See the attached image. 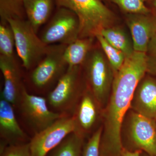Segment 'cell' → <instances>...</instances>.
<instances>
[{"mask_svg": "<svg viewBox=\"0 0 156 156\" xmlns=\"http://www.w3.org/2000/svg\"><path fill=\"white\" fill-rule=\"evenodd\" d=\"M147 73L145 53L134 51L126 58L115 75L111 95L104 114L100 143L101 156H121L123 149L122 129L135 89Z\"/></svg>", "mask_w": 156, "mask_h": 156, "instance_id": "6da1fadb", "label": "cell"}, {"mask_svg": "<svg viewBox=\"0 0 156 156\" xmlns=\"http://www.w3.org/2000/svg\"><path fill=\"white\" fill-rule=\"evenodd\" d=\"M58 7L69 9L80 23L79 38H95L112 26L115 16L101 0H55Z\"/></svg>", "mask_w": 156, "mask_h": 156, "instance_id": "7a4b0ae2", "label": "cell"}, {"mask_svg": "<svg viewBox=\"0 0 156 156\" xmlns=\"http://www.w3.org/2000/svg\"><path fill=\"white\" fill-rule=\"evenodd\" d=\"M67 46L61 44L50 45L45 57L30 71L27 80L36 92L48 94L66 72L69 66L65 60L64 53Z\"/></svg>", "mask_w": 156, "mask_h": 156, "instance_id": "3957f363", "label": "cell"}, {"mask_svg": "<svg viewBox=\"0 0 156 156\" xmlns=\"http://www.w3.org/2000/svg\"><path fill=\"white\" fill-rule=\"evenodd\" d=\"M14 32L15 48L22 66L30 71L39 64L49 50L27 20L11 18L7 20Z\"/></svg>", "mask_w": 156, "mask_h": 156, "instance_id": "277c9868", "label": "cell"}, {"mask_svg": "<svg viewBox=\"0 0 156 156\" xmlns=\"http://www.w3.org/2000/svg\"><path fill=\"white\" fill-rule=\"evenodd\" d=\"M81 66L85 71L87 89L99 106H103L111 90L114 78L111 66L103 51L93 48Z\"/></svg>", "mask_w": 156, "mask_h": 156, "instance_id": "5b68a950", "label": "cell"}, {"mask_svg": "<svg viewBox=\"0 0 156 156\" xmlns=\"http://www.w3.org/2000/svg\"><path fill=\"white\" fill-rule=\"evenodd\" d=\"M81 66H69L56 86L48 94L50 109L62 115H72L80 97Z\"/></svg>", "mask_w": 156, "mask_h": 156, "instance_id": "8992f818", "label": "cell"}, {"mask_svg": "<svg viewBox=\"0 0 156 156\" xmlns=\"http://www.w3.org/2000/svg\"><path fill=\"white\" fill-rule=\"evenodd\" d=\"M16 108L19 109L23 120L32 131L33 136L64 115L51 110L46 98L30 94L25 87Z\"/></svg>", "mask_w": 156, "mask_h": 156, "instance_id": "52a82bcc", "label": "cell"}, {"mask_svg": "<svg viewBox=\"0 0 156 156\" xmlns=\"http://www.w3.org/2000/svg\"><path fill=\"white\" fill-rule=\"evenodd\" d=\"M79 34L80 23L76 14L69 9L58 7L39 37L48 45H68L79 37Z\"/></svg>", "mask_w": 156, "mask_h": 156, "instance_id": "ba28073f", "label": "cell"}, {"mask_svg": "<svg viewBox=\"0 0 156 156\" xmlns=\"http://www.w3.org/2000/svg\"><path fill=\"white\" fill-rule=\"evenodd\" d=\"M129 120L128 138L123 144V148L156 156V120L134 111L131 112Z\"/></svg>", "mask_w": 156, "mask_h": 156, "instance_id": "9c48e42d", "label": "cell"}, {"mask_svg": "<svg viewBox=\"0 0 156 156\" xmlns=\"http://www.w3.org/2000/svg\"><path fill=\"white\" fill-rule=\"evenodd\" d=\"M73 115H64L44 130L35 134L29 141L32 156H46L71 133L75 131Z\"/></svg>", "mask_w": 156, "mask_h": 156, "instance_id": "30bf717a", "label": "cell"}, {"mask_svg": "<svg viewBox=\"0 0 156 156\" xmlns=\"http://www.w3.org/2000/svg\"><path fill=\"white\" fill-rule=\"evenodd\" d=\"M0 69L4 80L1 98L9 101L16 108L25 87L19 63L14 56L7 57L0 55Z\"/></svg>", "mask_w": 156, "mask_h": 156, "instance_id": "8fae6325", "label": "cell"}, {"mask_svg": "<svg viewBox=\"0 0 156 156\" xmlns=\"http://www.w3.org/2000/svg\"><path fill=\"white\" fill-rule=\"evenodd\" d=\"M126 23L131 34L134 50L145 53L156 34V16L148 14H128Z\"/></svg>", "mask_w": 156, "mask_h": 156, "instance_id": "7c38bea8", "label": "cell"}, {"mask_svg": "<svg viewBox=\"0 0 156 156\" xmlns=\"http://www.w3.org/2000/svg\"><path fill=\"white\" fill-rule=\"evenodd\" d=\"M14 107L9 101L0 100V136L2 145L7 146L27 143L28 136L20 126Z\"/></svg>", "mask_w": 156, "mask_h": 156, "instance_id": "4fadbf2b", "label": "cell"}, {"mask_svg": "<svg viewBox=\"0 0 156 156\" xmlns=\"http://www.w3.org/2000/svg\"><path fill=\"white\" fill-rule=\"evenodd\" d=\"M133 111L152 119L156 120V80L145 77L136 87L131 101Z\"/></svg>", "mask_w": 156, "mask_h": 156, "instance_id": "5bb4252c", "label": "cell"}, {"mask_svg": "<svg viewBox=\"0 0 156 156\" xmlns=\"http://www.w3.org/2000/svg\"><path fill=\"white\" fill-rule=\"evenodd\" d=\"M99 105L89 89H86L78 102L73 115L75 120V132L84 137L95 126L98 116Z\"/></svg>", "mask_w": 156, "mask_h": 156, "instance_id": "9a60e30c", "label": "cell"}, {"mask_svg": "<svg viewBox=\"0 0 156 156\" xmlns=\"http://www.w3.org/2000/svg\"><path fill=\"white\" fill-rule=\"evenodd\" d=\"M55 0H23L27 20L36 33L50 19Z\"/></svg>", "mask_w": 156, "mask_h": 156, "instance_id": "2e32d148", "label": "cell"}, {"mask_svg": "<svg viewBox=\"0 0 156 156\" xmlns=\"http://www.w3.org/2000/svg\"><path fill=\"white\" fill-rule=\"evenodd\" d=\"M95 38H78L68 45L64 53L65 60L68 66H80L93 49Z\"/></svg>", "mask_w": 156, "mask_h": 156, "instance_id": "e0dca14e", "label": "cell"}, {"mask_svg": "<svg viewBox=\"0 0 156 156\" xmlns=\"http://www.w3.org/2000/svg\"><path fill=\"white\" fill-rule=\"evenodd\" d=\"M100 34L112 46L122 52L126 58L134 53L132 41L122 28L112 26L103 30Z\"/></svg>", "mask_w": 156, "mask_h": 156, "instance_id": "ac0fdd59", "label": "cell"}, {"mask_svg": "<svg viewBox=\"0 0 156 156\" xmlns=\"http://www.w3.org/2000/svg\"><path fill=\"white\" fill-rule=\"evenodd\" d=\"M83 136L74 131L46 156H83Z\"/></svg>", "mask_w": 156, "mask_h": 156, "instance_id": "d6986e66", "label": "cell"}, {"mask_svg": "<svg viewBox=\"0 0 156 156\" xmlns=\"http://www.w3.org/2000/svg\"><path fill=\"white\" fill-rule=\"evenodd\" d=\"M95 38L115 74L123 65L126 56L122 52L110 44L101 34H98Z\"/></svg>", "mask_w": 156, "mask_h": 156, "instance_id": "ffe728a7", "label": "cell"}, {"mask_svg": "<svg viewBox=\"0 0 156 156\" xmlns=\"http://www.w3.org/2000/svg\"><path fill=\"white\" fill-rule=\"evenodd\" d=\"M23 0H0L1 22H8L11 18L24 19Z\"/></svg>", "mask_w": 156, "mask_h": 156, "instance_id": "44dd1931", "label": "cell"}, {"mask_svg": "<svg viewBox=\"0 0 156 156\" xmlns=\"http://www.w3.org/2000/svg\"><path fill=\"white\" fill-rule=\"evenodd\" d=\"M15 37L11 26L8 22L0 23V55L14 56Z\"/></svg>", "mask_w": 156, "mask_h": 156, "instance_id": "7402d4cb", "label": "cell"}, {"mask_svg": "<svg viewBox=\"0 0 156 156\" xmlns=\"http://www.w3.org/2000/svg\"><path fill=\"white\" fill-rule=\"evenodd\" d=\"M128 14H148L151 10L146 5L145 0H110Z\"/></svg>", "mask_w": 156, "mask_h": 156, "instance_id": "603a6c76", "label": "cell"}, {"mask_svg": "<svg viewBox=\"0 0 156 156\" xmlns=\"http://www.w3.org/2000/svg\"><path fill=\"white\" fill-rule=\"evenodd\" d=\"M102 129V127L98 129L84 145L83 156H101L100 143Z\"/></svg>", "mask_w": 156, "mask_h": 156, "instance_id": "cb8c5ba5", "label": "cell"}, {"mask_svg": "<svg viewBox=\"0 0 156 156\" xmlns=\"http://www.w3.org/2000/svg\"><path fill=\"white\" fill-rule=\"evenodd\" d=\"M1 156H32L29 142L1 146Z\"/></svg>", "mask_w": 156, "mask_h": 156, "instance_id": "d4e9b609", "label": "cell"}, {"mask_svg": "<svg viewBox=\"0 0 156 156\" xmlns=\"http://www.w3.org/2000/svg\"><path fill=\"white\" fill-rule=\"evenodd\" d=\"M145 54L147 73L156 75V34L150 42Z\"/></svg>", "mask_w": 156, "mask_h": 156, "instance_id": "484cf974", "label": "cell"}, {"mask_svg": "<svg viewBox=\"0 0 156 156\" xmlns=\"http://www.w3.org/2000/svg\"><path fill=\"white\" fill-rule=\"evenodd\" d=\"M142 151H130L123 148L121 156H141Z\"/></svg>", "mask_w": 156, "mask_h": 156, "instance_id": "4316f807", "label": "cell"}, {"mask_svg": "<svg viewBox=\"0 0 156 156\" xmlns=\"http://www.w3.org/2000/svg\"><path fill=\"white\" fill-rule=\"evenodd\" d=\"M151 4L154 11L153 14L156 16V0H151Z\"/></svg>", "mask_w": 156, "mask_h": 156, "instance_id": "83f0119b", "label": "cell"}, {"mask_svg": "<svg viewBox=\"0 0 156 156\" xmlns=\"http://www.w3.org/2000/svg\"><path fill=\"white\" fill-rule=\"evenodd\" d=\"M141 156H151L149 155L148 154L144 152H142L141 154Z\"/></svg>", "mask_w": 156, "mask_h": 156, "instance_id": "f1b7e54d", "label": "cell"}, {"mask_svg": "<svg viewBox=\"0 0 156 156\" xmlns=\"http://www.w3.org/2000/svg\"></svg>", "mask_w": 156, "mask_h": 156, "instance_id": "f546056e", "label": "cell"}, {"mask_svg": "<svg viewBox=\"0 0 156 156\" xmlns=\"http://www.w3.org/2000/svg\"><path fill=\"white\" fill-rule=\"evenodd\" d=\"M101 1H102V0H101Z\"/></svg>", "mask_w": 156, "mask_h": 156, "instance_id": "4dcf8cb0", "label": "cell"}]
</instances>
